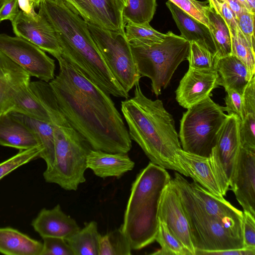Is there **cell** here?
<instances>
[{
	"label": "cell",
	"instance_id": "1",
	"mask_svg": "<svg viewBox=\"0 0 255 255\" xmlns=\"http://www.w3.org/2000/svg\"><path fill=\"white\" fill-rule=\"evenodd\" d=\"M58 74L49 84L69 124L91 148L128 153L131 140L110 95L63 57Z\"/></svg>",
	"mask_w": 255,
	"mask_h": 255
},
{
	"label": "cell",
	"instance_id": "2",
	"mask_svg": "<svg viewBox=\"0 0 255 255\" xmlns=\"http://www.w3.org/2000/svg\"><path fill=\"white\" fill-rule=\"evenodd\" d=\"M121 111L131 140L138 144L150 161L187 176L176 159L177 150L182 148L174 120L162 101L146 97L138 83L133 96L122 101Z\"/></svg>",
	"mask_w": 255,
	"mask_h": 255
},
{
	"label": "cell",
	"instance_id": "3",
	"mask_svg": "<svg viewBox=\"0 0 255 255\" xmlns=\"http://www.w3.org/2000/svg\"><path fill=\"white\" fill-rule=\"evenodd\" d=\"M171 179L165 168L150 162L132 183L120 227L132 250L142 249L155 241L160 197Z\"/></svg>",
	"mask_w": 255,
	"mask_h": 255
},
{
	"label": "cell",
	"instance_id": "4",
	"mask_svg": "<svg viewBox=\"0 0 255 255\" xmlns=\"http://www.w3.org/2000/svg\"><path fill=\"white\" fill-rule=\"evenodd\" d=\"M164 40L149 44L129 43L138 72L151 81L154 94H161L179 64L187 60L190 43L169 31Z\"/></svg>",
	"mask_w": 255,
	"mask_h": 255
},
{
	"label": "cell",
	"instance_id": "5",
	"mask_svg": "<svg viewBox=\"0 0 255 255\" xmlns=\"http://www.w3.org/2000/svg\"><path fill=\"white\" fill-rule=\"evenodd\" d=\"M53 128L54 160L43 172L44 179L64 190L76 191L86 181L87 157L92 148L71 126L53 125Z\"/></svg>",
	"mask_w": 255,
	"mask_h": 255
},
{
	"label": "cell",
	"instance_id": "6",
	"mask_svg": "<svg viewBox=\"0 0 255 255\" xmlns=\"http://www.w3.org/2000/svg\"><path fill=\"white\" fill-rule=\"evenodd\" d=\"M180 120L179 137L186 152L209 157L228 115L208 97L187 109Z\"/></svg>",
	"mask_w": 255,
	"mask_h": 255
},
{
	"label": "cell",
	"instance_id": "7",
	"mask_svg": "<svg viewBox=\"0 0 255 255\" xmlns=\"http://www.w3.org/2000/svg\"><path fill=\"white\" fill-rule=\"evenodd\" d=\"M187 219L195 255L202 253L242 249L243 235L202 211L185 190L172 179Z\"/></svg>",
	"mask_w": 255,
	"mask_h": 255
},
{
	"label": "cell",
	"instance_id": "8",
	"mask_svg": "<svg viewBox=\"0 0 255 255\" xmlns=\"http://www.w3.org/2000/svg\"><path fill=\"white\" fill-rule=\"evenodd\" d=\"M87 24L93 39L110 71L124 90L128 93L139 83L141 76L138 72L125 31H109L89 22Z\"/></svg>",
	"mask_w": 255,
	"mask_h": 255
},
{
	"label": "cell",
	"instance_id": "9",
	"mask_svg": "<svg viewBox=\"0 0 255 255\" xmlns=\"http://www.w3.org/2000/svg\"><path fill=\"white\" fill-rule=\"evenodd\" d=\"M241 122L237 116L228 115L218 132L215 145L209 157L223 196L230 189L235 162L241 146Z\"/></svg>",
	"mask_w": 255,
	"mask_h": 255
},
{
	"label": "cell",
	"instance_id": "10",
	"mask_svg": "<svg viewBox=\"0 0 255 255\" xmlns=\"http://www.w3.org/2000/svg\"><path fill=\"white\" fill-rule=\"evenodd\" d=\"M0 51L30 76L48 83L54 78V60L28 40L17 36L0 34Z\"/></svg>",
	"mask_w": 255,
	"mask_h": 255
},
{
	"label": "cell",
	"instance_id": "11",
	"mask_svg": "<svg viewBox=\"0 0 255 255\" xmlns=\"http://www.w3.org/2000/svg\"><path fill=\"white\" fill-rule=\"evenodd\" d=\"M185 190L193 202L205 213L243 235V212L228 201L213 195L198 183L189 182L178 172L173 178Z\"/></svg>",
	"mask_w": 255,
	"mask_h": 255
},
{
	"label": "cell",
	"instance_id": "12",
	"mask_svg": "<svg viewBox=\"0 0 255 255\" xmlns=\"http://www.w3.org/2000/svg\"><path fill=\"white\" fill-rule=\"evenodd\" d=\"M230 187L244 211L255 216V149L240 146Z\"/></svg>",
	"mask_w": 255,
	"mask_h": 255
},
{
	"label": "cell",
	"instance_id": "13",
	"mask_svg": "<svg viewBox=\"0 0 255 255\" xmlns=\"http://www.w3.org/2000/svg\"><path fill=\"white\" fill-rule=\"evenodd\" d=\"M157 216L158 219L166 224L191 255H195L196 251L192 244L188 222L172 179L163 190Z\"/></svg>",
	"mask_w": 255,
	"mask_h": 255
},
{
	"label": "cell",
	"instance_id": "14",
	"mask_svg": "<svg viewBox=\"0 0 255 255\" xmlns=\"http://www.w3.org/2000/svg\"><path fill=\"white\" fill-rule=\"evenodd\" d=\"M38 13L39 17L36 20L19 10L11 21L13 32L57 59L61 56L62 52L55 32L45 17Z\"/></svg>",
	"mask_w": 255,
	"mask_h": 255
},
{
	"label": "cell",
	"instance_id": "15",
	"mask_svg": "<svg viewBox=\"0 0 255 255\" xmlns=\"http://www.w3.org/2000/svg\"><path fill=\"white\" fill-rule=\"evenodd\" d=\"M219 86L216 69L196 70L189 68L177 88L176 100L182 107L188 109L210 97Z\"/></svg>",
	"mask_w": 255,
	"mask_h": 255
},
{
	"label": "cell",
	"instance_id": "16",
	"mask_svg": "<svg viewBox=\"0 0 255 255\" xmlns=\"http://www.w3.org/2000/svg\"><path fill=\"white\" fill-rule=\"evenodd\" d=\"M73 0L87 22L109 31L125 30L123 10L116 0Z\"/></svg>",
	"mask_w": 255,
	"mask_h": 255
},
{
	"label": "cell",
	"instance_id": "17",
	"mask_svg": "<svg viewBox=\"0 0 255 255\" xmlns=\"http://www.w3.org/2000/svg\"><path fill=\"white\" fill-rule=\"evenodd\" d=\"M31 225L42 238L51 237L66 239L80 229L76 221L66 214L59 204L51 209H41Z\"/></svg>",
	"mask_w": 255,
	"mask_h": 255
},
{
	"label": "cell",
	"instance_id": "18",
	"mask_svg": "<svg viewBox=\"0 0 255 255\" xmlns=\"http://www.w3.org/2000/svg\"><path fill=\"white\" fill-rule=\"evenodd\" d=\"M30 76L0 51V116L11 112L15 93Z\"/></svg>",
	"mask_w": 255,
	"mask_h": 255
},
{
	"label": "cell",
	"instance_id": "19",
	"mask_svg": "<svg viewBox=\"0 0 255 255\" xmlns=\"http://www.w3.org/2000/svg\"><path fill=\"white\" fill-rule=\"evenodd\" d=\"M176 159L186 173L187 177L199 184L213 195L224 199L211 168L209 157H204L184 151L177 150Z\"/></svg>",
	"mask_w": 255,
	"mask_h": 255
},
{
	"label": "cell",
	"instance_id": "20",
	"mask_svg": "<svg viewBox=\"0 0 255 255\" xmlns=\"http://www.w3.org/2000/svg\"><path fill=\"white\" fill-rule=\"evenodd\" d=\"M166 5L180 31V36L190 43L194 42L216 55V47L209 28L170 1H166Z\"/></svg>",
	"mask_w": 255,
	"mask_h": 255
},
{
	"label": "cell",
	"instance_id": "21",
	"mask_svg": "<svg viewBox=\"0 0 255 255\" xmlns=\"http://www.w3.org/2000/svg\"><path fill=\"white\" fill-rule=\"evenodd\" d=\"M134 162L128 153H110L91 149L87 157V167L91 169L98 177L120 178L131 171Z\"/></svg>",
	"mask_w": 255,
	"mask_h": 255
},
{
	"label": "cell",
	"instance_id": "22",
	"mask_svg": "<svg viewBox=\"0 0 255 255\" xmlns=\"http://www.w3.org/2000/svg\"><path fill=\"white\" fill-rule=\"evenodd\" d=\"M0 145L20 150L41 146L33 132L10 113L0 116Z\"/></svg>",
	"mask_w": 255,
	"mask_h": 255
},
{
	"label": "cell",
	"instance_id": "23",
	"mask_svg": "<svg viewBox=\"0 0 255 255\" xmlns=\"http://www.w3.org/2000/svg\"><path fill=\"white\" fill-rule=\"evenodd\" d=\"M216 69L219 86H223L226 91L233 90L242 95L252 78L246 66L232 54L219 58Z\"/></svg>",
	"mask_w": 255,
	"mask_h": 255
},
{
	"label": "cell",
	"instance_id": "24",
	"mask_svg": "<svg viewBox=\"0 0 255 255\" xmlns=\"http://www.w3.org/2000/svg\"><path fill=\"white\" fill-rule=\"evenodd\" d=\"M43 243L11 227L0 228V253L7 255H41Z\"/></svg>",
	"mask_w": 255,
	"mask_h": 255
},
{
	"label": "cell",
	"instance_id": "25",
	"mask_svg": "<svg viewBox=\"0 0 255 255\" xmlns=\"http://www.w3.org/2000/svg\"><path fill=\"white\" fill-rule=\"evenodd\" d=\"M16 119L24 124L34 134L42 147L39 157L50 168L54 160V136L53 125L15 112H10Z\"/></svg>",
	"mask_w": 255,
	"mask_h": 255
},
{
	"label": "cell",
	"instance_id": "26",
	"mask_svg": "<svg viewBox=\"0 0 255 255\" xmlns=\"http://www.w3.org/2000/svg\"><path fill=\"white\" fill-rule=\"evenodd\" d=\"M29 84L28 83L22 85L15 93L10 112L53 124L48 112L33 93Z\"/></svg>",
	"mask_w": 255,
	"mask_h": 255
},
{
	"label": "cell",
	"instance_id": "27",
	"mask_svg": "<svg viewBox=\"0 0 255 255\" xmlns=\"http://www.w3.org/2000/svg\"><path fill=\"white\" fill-rule=\"evenodd\" d=\"M101 236L97 223L92 221L65 240L74 255H99Z\"/></svg>",
	"mask_w": 255,
	"mask_h": 255
},
{
	"label": "cell",
	"instance_id": "28",
	"mask_svg": "<svg viewBox=\"0 0 255 255\" xmlns=\"http://www.w3.org/2000/svg\"><path fill=\"white\" fill-rule=\"evenodd\" d=\"M210 30L218 58L231 54V37L229 28L222 17L211 6L206 10Z\"/></svg>",
	"mask_w": 255,
	"mask_h": 255
},
{
	"label": "cell",
	"instance_id": "29",
	"mask_svg": "<svg viewBox=\"0 0 255 255\" xmlns=\"http://www.w3.org/2000/svg\"><path fill=\"white\" fill-rule=\"evenodd\" d=\"M29 86L33 93L48 112L54 126H70L60 109L49 83L42 80L30 81Z\"/></svg>",
	"mask_w": 255,
	"mask_h": 255
},
{
	"label": "cell",
	"instance_id": "30",
	"mask_svg": "<svg viewBox=\"0 0 255 255\" xmlns=\"http://www.w3.org/2000/svg\"><path fill=\"white\" fill-rule=\"evenodd\" d=\"M158 219L155 241L161 248L150 254L155 255H191L180 240L170 231L166 224Z\"/></svg>",
	"mask_w": 255,
	"mask_h": 255
},
{
	"label": "cell",
	"instance_id": "31",
	"mask_svg": "<svg viewBox=\"0 0 255 255\" xmlns=\"http://www.w3.org/2000/svg\"><path fill=\"white\" fill-rule=\"evenodd\" d=\"M157 6L156 0H128L127 5L123 10L125 23L150 22Z\"/></svg>",
	"mask_w": 255,
	"mask_h": 255
},
{
	"label": "cell",
	"instance_id": "32",
	"mask_svg": "<svg viewBox=\"0 0 255 255\" xmlns=\"http://www.w3.org/2000/svg\"><path fill=\"white\" fill-rule=\"evenodd\" d=\"M131 250L121 227L100 237L99 255H130Z\"/></svg>",
	"mask_w": 255,
	"mask_h": 255
},
{
	"label": "cell",
	"instance_id": "33",
	"mask_svg": "<svg viewBox=\"0 0 255 255\" xmlns=\"http://www.w3.org/2000/svg\"><path fill=\"white\" fill-rule=\"evenodd\" d=\"M125 35L129 43L149 44L162 41L165 33L153 29L149 22H128L125 26Z\"/></svg>",
	"mask_w": 255,
	"mask_h": 255
},
{
	"label": "cell",
	"instance_id": "34",
	"mask_svg": "<svg viewBox=\"0 0 255 255\" xmlns=\"http://www.w3.org/2000/svg\"><path fill=\"white\" fill-rule=\"evenodd\" d=\"M231 54L239 59L247 67L252 78L255 75V52L238 28L230 31Z\"/></svg>",
	"mask_w": 255,
	"mask_h": 255
},
{
	"label": "cell",
	"instance_id": "35",
	"mask_svg": "<svg viewBox=\"0 0 255 255\" xmlns=\"http://www.w3.org/2000/svg\"><path fill=\"white\" fill-rule=\"evenodd\" d=\"M42 150L40 145L20 150L13 156L0 162V180L20 166L39 158Z\"/></svg>",
	"mask_w": 255,
	"mask_h": 255
},
{
	"label": "cell",
	"instance_id": "36",
	"mask_svg": "<svg viewBox=\"0 0 255 255\" xmlns=\"http://www.w3.org/2000/svg\"><path fill=\"white\" fill-rule=\"evenodd\" d=\"M218 57L194 42H190L187 60L189 68L196 70L216 69Z\"/></svg>",
	"mask_w": 255,
	"mask_h": 255
},
{
	"label": "cell",
	"instance_id": "37",
	"mask_svg": "<svg viewBox=\"0 0 255 255\" xmlns=\"http://www.w3.org/2000/svg\"><path fill=\"white\" fill-rule=\"evenodd\" d=\"M168 0L208 27L209 26L208 20L206 16V10L209 6V4H207L208 1H200L197 0Z\"/></svg>",
	"mask_w": 255,
	"mask_h": 255
},
{
	"label": "cell",
	"instance_id": "38",
	"mask_svg": "<svg viewBox=\"0 0 255 255\" xmlns=\"http://www.w3.org/2000/svg\"><path fill=\"white\" fill-rule=\"evenodd\" d=\"M241 146L255 149V114L246 115L240 126Z\"/></svg>",
	"mask_w": 255,
	"mask_h": 255
},
{
	"label": "cell",
	"instance_id": "39",
	"mask_svg": "<svg viewBox=\"0 0 255 255\" xmlns=\"http://www.w3.org/2000/svg\"><path fill=\"white\" fill-rule=\"evenodd\" d=\"M42 239L43 249L41 255H74L65 239L51 237Z\"/></svg>",
	"mask_w": 255,
	"mask_h": 255
},
{
	"label": "cell",
	"instance_id": "40",
	"mask_svg": "<svg viewBox=\"0 0 255 255\" xmlns=\"http://www.w3.org/2000/svg\"><path fill=\"white\" fill-rule=\"evenodd\" d=\"M255 13L243 9L237 16L238 27L250 45L255 49L254 20Z\"/></svg>",
	"mask_w": 255,
	"mask_h": 255
},
{
	"label": "cell",
	"instance_id": "41",
	"mask_svg": "<svg viewBox=\"0 0 255 255\" xmlns=\"http://www.w3.org/2000/svg\"><path fill=\"white\" fill-rule=\"evenodd\" d=\"M226 92L224 111L227 112L228 115H235L242 121L244 119L242 95L233 90H228Z\"/></svg>",
	"mask_w": 255,
	"mask_h": 255
},
{
	"label": "cell",
	"instance_id": "42",
	"mask_svg": "<svg viewBox=\"0 0 255 255\" xmlns=\"http://www.w3.org/2000/svg\"><path fill=\"white\" fill-rule=\"evenodd\" d=\"M242 223L244 247L255 249V216L244 211Z\"/></svg>",
	"mask_w": 255,
	"mask_h": 255
},
{
	"label": "cell",
	"instance_id": "43",
	"mask_svg": "<svg viewBox=\"0 0 255 255\" xmlns=\"http://www.w3.org/2000/svg\"><path fill=\"white\" fill-rule=\"evenodd\" d=\"M211 6L226 22L230 31L238 29L237 17L228 4L222 0H208Z\"/></svg>",
	"mask_w": 255,
	"mask_h": 255
},
{
	"label": "cell",
	"instance_id": "44",
	"mask_svg": "<svg viewBox=\"0 0 255 255\" xmlns=\"http://www.w3.org/2000/svg\"><path fill=\"white\" fill-rule=\"evenodd\" d=\"M244 117L249 114H255V75L249 81L242 94Z\"/></svg>",
	"mask_w": 255,
	"mask_h": 255
},
{
	"label": "cell",
	"instance_id": "45",
	"mask_svg": "<svg viewBox=\"0 0 255 255\" xmlns=\"http://www.w3.org/2000/svg\"><path fill=\"white\" fill-rule=\"evenodd\" d=\"M18 7V0H6L0 11V22L4 20H13L19 11Z\"/></svg>",
	"mask_w": 255,
	"mask_h": 255
},
{
	"label": "cell",
	"instance_id": "46",
	"mask_svg": "<svg viewBox=\"0 0 255 255\" xmlns=\"http://www.w3.org/2000/svg\"><path fill=\"white\" fill-rule=\"evenodd\" d=\"M201 255H255V249L243 248L219 251L206 252Z\"/></svg>",
	"mask_w": 255,
	"mask_h": 255
},
{
	"label": "cell",
	"instance_id": "47",
	"mask_svg": "<svg viewBox=\"0 0 255 255\" xmlns=\"http://www.w3.org/2000/svg\"><path fill=\"white\" fill-rule=\"evenodd\" d=\"M230 7L232 10L236 15H237L243 10L241 5L238 2L237 0H222Z\"/></svg>",
	"mask_w": 255,
	"mask_h": 255
},
{
	"label": "cell",
	"instance_id": "48",
	"mask_svg": "<svg viewBox=\"0 0 255 255\" xmlns=\"http://www.w3.org/2000/svg\"><path fill=\"white\" fill-rule=\"evenodd\" d=\"M237 0L241 5V6L243 7V8L244 9H246V10H248L249 11H250V12L253 13L249 5L248 4V2H247V1L246 0Z\"/></svg>",
	"mask_w": 255,
	"mask_h": 255
},
{
	"label": "cell",
	"instance_id": "49",
	"mask_svg": "<svg viewBox=\"0 0 255 255\" xmlns=\"http://www.w3.org/2000/svg\"><path fill=\"white\" fill-rule=\"evenodd\" d=\"M66 0L69 4L71 5V6L75 9V10L80 15L81 13L79 8L76 4V3L74 2L73 0Z\"/></svg>",
	"mask_w": 255,
	"mask_h": 255
},
{
	"label": "cell",
	"instance_id": "50",
	"mask_svg": "<svg viewBox=\"0 0 255 255\" xmlns=\"http://www.w3.org/2000/svg\"><path fill=\"white\" fill-rule=\"evenodd\" d=\"M249 5L252 11L255 13V0H246Z\"/></svg>",
	"mask_w": 255,
	"mask_h": 255
},
{
	"label": "cell",
	"instance_id": "51",
	"mask_svg": "<svg viewBox=\"0 0 255 255\" xmlns=\"http://www.w3.org/2000/svg\"><path fill=\"white\" fill-rule=\"evenodd\" d=\"M122 10L127 6L128 0H116Z\"/></svg>",
	"mask_w": 255,
	"mask_h": 255
},
{
	"label": "cell",
	"instance_id": "52",
	"mask_svg": "<svg viewBox=\"0 0 255 255\" xmlns=\"http://www.w3.org/2000/svg\"><path fill=\"white\" fill-rule=\"evenodd\" d=\"M33 5L34 8H38L42 0H29Z\"/></svg>",
	"mask_w": 255,
	"mask_h": 255
},
{
	"label": "cell",
	"instance_id": "53",
	"mask_svg": "<svg viewBox=\"0 0 255 255\" xmlns=\"http://www.w3.org/2000/svg\"><path fill=\"white\" fill-rule=\"evenodd\" d=\"M6 0H0V11L5 3Z\"/></svg>",
	"mask_w": 255,
	"mask_h": 255
}]
</instances>
